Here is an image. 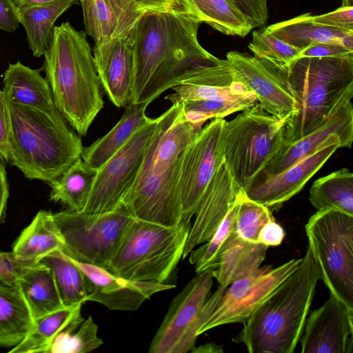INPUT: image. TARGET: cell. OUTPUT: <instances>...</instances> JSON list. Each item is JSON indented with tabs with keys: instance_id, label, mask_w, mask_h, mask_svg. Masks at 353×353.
I'll use <instances>...</instances> for the list:
<instances>
[{
	"instance_id": "2",
	"label": "cell",
	"mask_w": 353,
	"mask_h": 353,
	"mask_svg": "<svg viewBox=\"0 0 353 353\" xmlns=\"http://www.w3.org/2000/svg\"><path fill=\"white\" fill-rule=\"evenodd\" d=\"M86 33L69 22L55 26L43 54L54 105L79 135H86L103 108L101 83Z\"/></svg>"
},
{
	"instance_id": "25",
	"label": "cell",
	"mask_w": 353,
	"mask_h": 353,
	"mask_svg": "<svg viewBox=\"0 0 353 353\" xmlns=\"http://www.w3.org/2000/svg\"><path fill=\"white\" fill-rule=\"evenodd\" d=\"M147 103H128L116 125L104 136L83 148L82 159L98 170L129 139L152 119L146 115Z\"/></svg>"
},
{
	"instance_id": "18",
	"label": "cell",
	"mask_w": 353,
	"mask_h": 353,
	"mask_svg": "<svg viewBox=\"0 0 353 353\" xmlns=\"http://www.w3.org/2000/svg\"><path fill=\"white\" fill-rule=\"evenodd\" d=\"M352 141L353 105L350 101L341 107L319 128L294 142L283 143L279 152L260 174L280 173L321 148L334 142H339L341 148H350Z\"/></svg>"
},
{
	"instance_id": "48",
	"label": "cell",
	"mask_w": 353,
	"mask_h": 353,
	"mask_svg": "<svg viewBox=\"0 0 353 353\" xmlns=\"http://www.w3.org/2000/svg\"><path fill=\"white\" fill-rule=\"evenodd\" d=\"M8 196L9 188L4 160L0 157V223L5 217Z\"/></svg>"
},
{
	"instance_id": "38",
	"label": "cell",
	"mask_w": 353,
	"mask_h": 353,
	"mask_svg": "<svg viewBox=\"0 0 353 353\" xmlns=\"http://www.w3.org/2000/svg\"><path fill=\"white\" fill-rule=\"evenodd\" d=\"M248 48L254 57L284 71L299 59L300 50L264 30H254Z\"/></svg>"
},
{
	"instance_id": "4",
	"label": "cell",
	"mask_w": 353,
	"mask_h": 353,
	"mask_svg": "<svg viewBox=\"0 0 353 353\" xmlns=\"http://www.w3.org/2000/svg\"><path fill=\"white\" fill-rule=\"evenodd\" d=\"M7 105L8 162L26 177L50 183L81 158V139L57 108L42 110L8 101Z\"/></svg>"
},
{
	"instance_id": "40",
	"label": "cell",
	"mask_w": 353,
	"mask_h": 353,
	"mask_svg": "<svg viewBox=\"0 0 353 353\" xmlns=\"http://www.w3.org/2000/svg\"><path fill=\"white\" fill-rule=\"evenodd\" d=\"M103 344L98 336V325L91 315L72 331L61 332L54 341L48 353H85Z\"/></svg>"
},
{
	"instance_id": "47",
	"label": "cell",
	"mask_w": 353,
	"mask_h": 353,
	"mask_svg": "<svg viewBox=\"0 0 353 353\" xmlns=\"http://www.w3.org/2000/svg\"><path fill=\"white\" fill-rule=\"evenodd\" d=\"M19 23L17 10L11 0H0V30L14 32Z\"/></svg>"
},
{
	"instance_id": "45",
	"label": "cell",
	"mask_w": 353,
	"mask_h": 353,
	"mask_svg": "<svg viewBox=\"0 0 353 353\" xmlns=\"http://www.w3.org/2000/svg\"><path fill=\"white\" fill-rule=\"evenodd\" d=\"M9 119L7 101L0 89V157L8 162Z\"/></svg>"
},
{
	"instance_id": "14",
	"label": "cell",
	"mask_w": 353,
	"mask_h": 353,
	"mask_svg": "<svg viewBox=\"0 0 353 353\" xmlns=\"http://www.w3.org/2000/svg\"><path fill=\"white\" fill-rule=\"evenodd\" d=\"M226 59L236 80L256 96L266 112L285 120L295 114L296 101L281 70L238 51L228 52Z\"/></svg>"
},
{
	"instance_id": "39",
	"label": "cell",
	"mask_w": 353,
	"mask_h": 353,
	"mask_svg": "<svg viewBox=\"0 0 353 353\" xmlns=\"http://www.w3.org/2000/svg\"><path fill=\"white\" fill-rule=\"evenodd\" d=\"M272 219L268 207L250 199L242 190L234 222V232L239 238L259 243L258 235L261 228Z\"/></svg>"
},
{
	"instance_id": "29",
	"label": "cell",
	"mask_w": 353,
	"mask_h": 353,
	"mask_svg": "<svg viewBox=\"0 0 353 353\" xmlns=\"http://www.w3.org/2000/svg\"><path fill=\"white\" fill-rule=\"evenodd\" d=\"M17 286L34 320L64 307L50 270L39 261L21 276Z\"/></svg>"
},
{
	"instance_id": "26",
	"label": "cell",
	"mask_w": 353,
	"mask_h": 353,
	"mask_svg": "<svg viewBox=\"0 0 353 353\" xmlns=\"http://www.w3.org/2000/svg\"><path fill=\"white\" fill-rule=\"evenodd\" d=\"M82 304L64 306L34 320L25 338L10 353H48L55 339L63 332L74 331L84 319Z\"/></svg>"
},
{
	"instance_id": "19",
	"label": "cell",
	"mask_w": 353,
	"mask_h": 353,
	"mask_svg": "<svg viewBox=\"0 0 353 353\" xmlns=\"http://www.w3.org/2000/svg\"><path fill=\"white\" fill-rule=\"evenodd\" d=\"M242 190L223 161L212 178L199 203L182 259L187 257L197 245L210 239Z\"/></svg>"
},
{
	"instance_id": "23",
	"label": "cell",
	"mask_w": 353,
	"mask_h": 353,
	"mask_svg": "<svg viewBox=\"0 0 353 353\" xmlns=\"http://www.w3.org/2000/svg\"><path fill=\"white\" fill-rule=\"evenodd\" d=\"M268 247L245 241L234 232L222 247L217 265L212 272L219 285L228 287L255 272L264 261Z\"/></svg>"
},
{
	"instance_id": "35",
	"label": "cell",
	"mask_w": 353,
	"mask_h": 353,
	"mask_svg": "<svg viewBox=\"0 0 353 353\" xmlns=\"http://www.w3.org/2000/svg\"><path fill=\"white\" fill-rule=\"evenodd\" d=\"M202 23L216 31L244 37L253 29L232 0H188Z\"/></svg>"
},
{
	"instance_id": "13",
	"label": "cell",
	"mask_w": 353,
	"mask_h": 353,
	"mask_svg": "<svg viewBox=\"0 0 353 353\" xmlns=\"http://www.w3.org/2000/svg\"><path fill=\"white\" fill-rule=\"evenodd\" d=\"M302 260L303 257L293 259L275 268L264 265L250 276L231 283L197 335L225 324L244 323Z\"/></svg>"
},
{
	"instance_id": "20",
	"label": "cell",
	"mask_w": 353,
	"mask_h": 353,
	"mask_svg": "<svg viewBox=\"0 0 353 353\" xmlns=\"http://www.w3.org/2000/svg\"><path fill=\"white\" fill-rule=\"evenodd\" d=\"M134 28L124 36L102 45H94L92 50L101 85L118 108L130 103Z\"/></svg>"
},
{
	"instance_id": "6",
	"label": "cell",
	"mask_w": 353,
	"mask_h": 353,
	"mask_svg": "<svg viewBox=\"0 0 353 353\" xmlns=\"http://www.w3.org/2000/svg\"><path fill=\"white\" fill-rule=\"evenodd\" d=\"M192 226L164 225L134 218L103 268L134 281L166 283L179 262Z\"/></svg>"
},
{
	"instance_id": "12",
	"label": "cell",
	"mask_w": 353,
	"mask_h": 353,
	"mask_svg": "<svg viewBox=\"0 0 353 353\" xmlns=\"http://www.w3.org/2000/svg\"><path fill=\"white\" fill-rule=\"evenodd\" d=\"M158 121L152 119L97 170L82 212L104 213L118 208L140 170Z\"/></svg>"
},
{
	"instance_id": "50",
	"label": "cell",
	"mask_w": 353,
	"mask_h": 353,
	"mask_svg": "<svg viewBox=\"0 0 353 353\" xmlns=\"http://www.w3.org/2000/svg\"><path fill=\"white\" fill-rule=\"evenodd\" d=\"M190 352L192 353H215L223 352V350L221 345L216 343H208L201 345L199 347H194Z\"/></svg>"
},
{
	"instance_id": "10",
	"label": "cell",
	"mask_w": 353,
	"mask_h": 353,
	"mask_svg": "<svg viewBox=\"0 0 353 353\" xmlns=\"http://www.w3.org/2000/svg\"><path fill=\"white\" fill-rule=\"evenodd\" d=\"M63 236V252L75 261L103 268L116 252L134 217L123 204L104 213L71 210L52 213Z\"/></svg>"
},
{
	"instance_id": "11",
	"label": "cell",
	"mask_w": 353,
	"mask_h": 353,
	"mask_svg": "<svg viewBox=\"0 0 353 353\" xmlns=\"http://www.w3.org/2000/svg\"><path fill=\"white\" fill-rule=\"evenodd\" d=\"M223 118L214 119L201 128L184 151L175 190L181 220L191 221L214 174L224 161Z\"/></svg>"
},
{
	"instance_id": "22",
	"label": "cell",
	"mask_w": 353,
	"mask_h": 353,
	"mask_svg": "<svg viewBox=\"0 0 353 353\" xmlns=\"http://www.w3.org/2000/svg\"><path fill=\"white\" fill-rule=\"evenodd\" d=\"M86 34L95 46L128 34L146 12L134 0H80Z\"/></svg>"
},
{
	"instance_id": "32",
	"label": "cell",
	"mask_w": 353,
	"mask_h": 353,
	"mask_svg": "<svg viewBox=\"0 0 353 353\" xmlns=\"http://www.w3.org/2000/svg\"><path fill=\"white\" fill-rule=\"evenodd\" d=\"M97 172L80 158L61 176L49 183L50 200L67 206L69 210L82 211Z\"/></svg>"
},
{
	"instance_id": "9",
	"label": "cell",
	"mask_w": 353,
	"mask_h": 353,
	"mask_svg": "<svg viewBox=\"0 0 353 353\" xmlns=\"http://www.w3.org/2000/svg\"><path fill=\"white\" fill-rule=\"evenodd\" d=\"M212 272L196 274L173 299L150 345V353H185L196 344L197 332L218 305L227 287L210 295Z\"/></svg>"
},
{
	"instance_id": "31",
	"label": "cell",
	"mask_w": 353,
	"mask_h": 353,
	"mask_svg": "<svg viewBox=\"0 0 353 353\" xmlns=\"http://www.w3.org/2000/svg\"><path fill=\"white\" fill-rule=\"evenodd\" d=\"M34 319L17 286L0 287V347H13L26 336Z\"/></svg>"
},
{
	"instance_id": "51",
	"label": "cell",
	"mask_w": 353,
	"mask_h": 353,
	"mask_svg": "<svg viewBox=\"0 0 353 353\" xmlns=\"http://www.w3.org/2000/svg\"><path fill=\"white\" fill-rule=\"evenodd\" d=\"M341 6H353V0H342Z\"/></svg>"
},
{
	"instance_id": "34",
	"label": "cell",
	"mask_w": 353,
	"mask_h": 353,
	"mask_svg": "<svg viewBox=\"0 0 353 353\" xmlns=\"http://www.w3.org/2000/svg\"><path fill=\"white\" fill-rule=\"evenodd\" d=\"M39 262L50 270L64 306L86 302L88 291L85 276L70 256L58 250Z\"/></svg>"
},
{
	"instance_id": "5",
	"label": "cell",
	"mask_w": 353,
	"mask_h": 353,
	"mask_svg": "<svg viewBox=\"0 0 353 353\" xmlns=\"http://www.w3.org/2000/svg\"><path fill=\"white\" fill-rule=\"evenodd\" d=\"M281 72L296 105V112L285 123L283 143L319 128L352 101L353 54L301 57Z\"/></svg>"
},
{
	"instance_id": "3",
	"label": "cell",
	"mask_w": 353,
	"mask_h": 353,
	"mask_svg": "<svg viewBox=\"0 0 353 353\" xmlns=\"http://www.w3.org/2000/svg\"><path fill=\"white\" fill-rule=\"evenodd\" d=\"M321 272L310 247L301 264L232 339L250 353H292L300 341Z\"/></svg>"
},
{
	"instance_id": "46",
	"label": "cell",
	"mask_w": 353,
	"mask_h": 353,
	"mask_svg": "<svg viewBox=\"0 0 353 353\" xmlns=\"http://www.w3.org/2000/svg\"><path fill=\"white\" fill-rule=\"evenodd\" d=\"M285 231L274 219L267 222L261 229L258 242L268 247L279 245L284 239Z\"/></svg>"
},
{
	"instance_id": "28",
	"label": "cell",
	"mask_w": 353,
	"mask_h": 353,
	"mask_svg": "<svg viewBox=\"0 0 353 353\" xmlns=\"http://www.w3.org/2000/svg\"><path fill=\"white\" fill-rule=\"evenodd\" d=\"M63 247L64 241L52 212L41 210L21 232L12 252L21 259L39 262L55 250H63Z\"/></svg>"
},
{
	"instance_id": "44",
	"label": "cell",
	"mask_w": 353,
	"mask_h": 353,
	"mask_svg": "<svg viewBox=\"0 0 353 353\" xmlns=\"http://www.w3.org/2000/svg\"><path fill=\"white\" fill-rule=\"evenodd\" d=\"M352 54L353 50H350L339 45L330 43H319L301 50L299 58L341 57Z\"/></svg>"
},
{
	"instance_id": "36",
	"label": "cell",
	"mask_w": 353,
	"mask_h": 353,
	"mask_svg": "<svg viewBox=\"0 0 353 353\" xmlns=\"http://www.w3.org/2000/svg\"><path fill=\"white\" fill-rule=\"evenodd\" d=\"M256 96L250 92L245 94L210 99L183 102V112L190 121L202 126L209 119L223 118L230 114L243 111L254 105Z\"/></svg>"
},
{
	"instance_id": "41",
	"label": "cell",
	"mask_w": 353,
	"mask_h": 353,
	"mask_svg": "<svg viewBox=\"0 0 353 353\" xmlns=\"http://www.w3.org/2000/svg\"><path fill=\"white\" fill-rule=\"evenodd\" d=\"M37 263L21 259L12 252H0V287L17 286L21 276Z\"/></svg>"
},
{
	"instance_id": "42",
	"label": "cell",
	"mask_w": 353,
	"mask_h": 353,
	"mask_svg": "<svg viewBox=\"0 0 353 353\" xmlns=\"http://www.w3.org/2000/svg\"><path fill=\"white\" fill-rule=\"evenodd\" d=\"M134 1L146 12L183 13L199 19L188 0H134Z\"/></svg>"
},
{
	"instance_id": "30",
	"label": "cell",
	"mask_w": 353,
	"mask_h": 353,
	"mask_svg": "<svg viewBox=\"0 0 353 353\" xmlns=\"http://www.w3.org/2000/svg\"><path fill=\"white\" fill-rule=\"evenodd\" d=\"M77 2V0H59L17 12L34 57H39L46 52L52 41L56 20Z\"/></svg>"
},
{
	"instance_id": "33",
	"label": "cell",
	"mask_w": 353,
	"mask_h": 353,
	"mask_svg": "<svg viewBox=\"0 0 353 353\" xmlns=\"http://www.w3.org/2000/svg\"><path fill=\"white\" fill-rule=\"evenodd\" d=\"M309 201L317 210H336L353 216V174L341 168L314 181Z\"/></svg>"
},
{
	"instance_id": "15",
	"label": "cell",
	"mask_w": 353,
	"mask_h": 353,
	"mask_svg": "<svg viewBox=\"0 0 353 353\" xmlns=\"http://www.w3.org/2000/svg\"><path fill=\"white\" fill-rule=\"evenodd\" d=\"M300 339L302 353H352L353 309L334 294L310 312Z\"/></svg>"
},
{
	"instance_id": "7",
	"label": "cell",
	"mask_w": 353,
	"mask_h": 353,
	"mask_svg": "<svg viewBox=\"0 0 353 353\" xmlns=\"http://www.w3.org/2000/svg\"><path fill=\"white\" fill-rule=\"evenodd\" d=\"M285 119L266 112L256 103L224 125V163L245 190L265 169L283 143Z\"/></svg>"
},
{
	"instance_id": "16",
	"label": "cell",
	"mask_w": 353,
	"mask_h": 353,
	"mask_svg": "<svg viewBox=\"0 0 353 353\" xmlns=\"http://www.w3.org/2000/svg\"><path fill=\"white\" fill-rule=\"evenodd\" d=\"M72 259L85 276L88 291L86 301L99 303L110 310L135 311L154 294L175 287L128 279L101 266Z\"/></svg>"
},
{
	"instance_id": "1",
	"label": "cell",
	"mask_w": 353,
	"mask_h": 353,
	"mask_svg": "<svg viewBox=\"0 0 353 353\" xmlns=\"http://www.w3.org/2000/svg\"><path fill=\"white\" fill-rule=\"evenodd\" d=\"M202 21L176 12H146L135 26L130 103L150 104L192 71L219 60L198 40Z\"/></svg>"
},
{
	"instance_id": "17",
	"label": "cell",
	"mask_w": 353,
	"mask_h": 353,
	"mask_svg": "<svg viewBox=\"0 0 353 353\" xmlns=\"http://www.w3.org/2000/svg\"><path fill=\"white\" fill-rule=\"evenodd\" d=\"M339 148L340 143L334 142L280 173L259 174L244 192L250 199L268 208L282 204L299 192Z\"/></svg>"
},
{
	"instance_id": "21",
	"label": "cell",
	"mask_w": 353,
	"mask_h": 353,
	"mask_svg": "<svg viewBox=\"0 0 353 353\" xmlns=\"http://www.w3.org/2000/svg\"><path fill=\"white\" fill-rule=\"evenodd\" d=\"M165 99L172 103L245 94L250 92L236 80L227 59L200 67L171 88Z\"/></svg>"
},
{
	"instance_id": "49",
	"label": "cell",
	"mask_w": 353,
	"mask_h": 353,
	"mask_svg": "<svg viewBox=\"0 0 353 353\" xmlns=\"http://www.w3.org/2000/svg\"><path fill=\"white\" fill-rule=\"evenodd\" d=\"M59 0H11L17 12L28 8L46 5Z\"/></svg>"
},
{
	"instance_id": "24",
	"label": "cell",
	"mask_w": 353,
	"mask_h": 353,
	"mask_svg": "<svg viewBox=\"0 0 353 353\" xmlns=\"http://www.w3.org/2000/svg\"><path fill=\"white\" fill-rule=\"evenodd\" d=\"M2 90L8 102L18 105L42 110L57 108L47 80L38 70L19 61L10 64L5 71Z\"/></svg>"
},
{
	"instance_id": "43",
	"label": "cell",
	"mask_w": 353,
	"mask_h": 353,
	"mask_svg": "<svg viewBox=\"0 0 353 353\" xmlns=\"http://www.w3.org/2000/svg\"><path fill=\"white\" fill-rule=\"evenodd\" d=\"M312 19L319 23L353 31V6H341L327 14L313 15Z\"/></svg>"
},
{
	"instance_id": "27",
	"label": "cell",
	"mask_w": 353,
	"mask_h": 353,
	"mask_svg": "<svg viewBox=\"0 0 353 353\" xmlns=\"http://www.w3.org/2000/svg\"><path fill=\"white\" fill-rule=\"evenodd\" d=\"M312 17L311 13L302 14L270 25L263 30L300 51L319 43H330L343 47L345 37L353 33L352 30L319 23L313 20Z\"/></svg>"
},
{
	"instance_id": "8",
	"label": "cell",
	"mask_w": 353,
	"mask_h": 353,
	"mask_svg": "<svg viewBox=\"0 0 353 353\" xmlns=\"http://www.w3.org/2000/svg\"><path fill=\"white\" fill-rule=\"evenodd\" d=\"M309 247L331 294L353 309V216L317 210L305 226Z\"/></svg>"
},
{
	"instance_id": "37",
	"label": "cell",
	"mask_w": 353,
	"mask_h": 353,
	"mask_svg": "<svg viewBox=\"0 0 353 353\" xmlns=\"http://www.w3.org/2000/svg\"><path fill=\"white\" fill-rule=\"evenodd\" d=\"M241 192L210 239L201 247L194 248L190 252L189 261L194 266L196 274L212 272L216 268L219 254L225 242L234 230L235 217Z\"/></svg>"
}]
</instances>
